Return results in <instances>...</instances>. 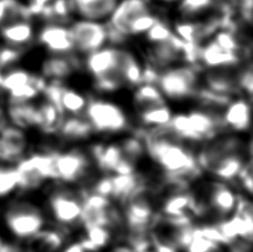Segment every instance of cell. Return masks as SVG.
<instances>
[{
	"instance_id": "cell-28",
	"label": "cell",
	"mask_w": 253,
	"mask_h": 252,
	"mask_svg": "<svg viewBox=\"0 0 253 252\" xmlns=\"http://www.w3.org/2000/svg\"><path fill=\"white\" fill-rule=\"evenodd\" d=\"M61 252H87V251L84 249V247L80 245L79 241H74V242H70V244H67L65 247H63Z\"/></svg>"
},
{
	"instance_id": "cell-20",
	"label": "cell",
	"mask_w": 253,
	"mask_h": 252,
	"mask_svg": "<svg viewBox=\"0 0 253 252\" xmlns=\"http://www.w3.org/2000/svg\"><path fill=\"white\" fill-rule=\"evenodd\" d=\"M137 120L141 127L146 130H160L169 126L173 116V110L170 103L151 106L135 110Z\"/></svg>"
},
{
	"instance_id": "cell-26",
	"label": "cell",
	"mask_w": 253,
	"mask_h": 252,
	"mask_svg": "<svg viewBox=\"0 0 253 252\" xmlns=\"http://www.w3.org/2000/svg\"><path fill=\"white\" fill-rule=\"evenodd\" d=\"M224 247L210 240L199 231L197 224H194L192 238L188 246L184 248V252H222Z\"/></svg>"
},
{
	"instance_id": "cell-22",
	"label": "cell",
	"mask_w": 253,
	"mask_h": 252,
	"mask_svg": "<svg viewBox=\"0 0 253 252\" xmlns=\"http://www.w3.org/2000/svg\"><path fill=\"white\" fill-rule=\"evenodd\" d=\"M89 94L65 84L62 85L58 108L63 116H81L87 107Z\"/></svg>"
},
{
	"instance_id": "cell-25",
	"label": "cell",
	"mask_w": 253,
	"mask_h": 252,
	"mask_svg": "<svg viewBox=\"0 0 253 252\" xmlns=\"http://www.w3.org/2000/svg\"><path fill=\"white\" fill-rule=\"evenodd\" d=\"M172 36L173 31L172 28H171V21L166 19L164 16H161L160 19L158 20L139 40H141L144 47H147L151 46V44L167 42V40H169Z\"/></svg>"
},
{
	"instance_id": "cell-34",
	"label": "cell",
	"mask_w": 253,
	"mask_h": 252,
	"mask_svg": "<svg viewBox=\"0 0 253 252\" xmlns=\"http://www.w3.org/2000/svg\"><path fill=\"white\" fill-rule=\"evenodd\" d=\"M1 49H2V43L0 42V51H1Z\"/></svg>"
},
{
	"instance_id": "cell-6",
	"label": "cell",
	"mask_w": 253,
	"mask_h": 252,
	"mask_svg": "<svg viewBox=\"0 0 253 252\" xmlns=\"http://www.w3.org/2000/svg\"><path fill=\"white\" fill-rule=\"evenodd\" d=\"M93 161L89 152L81 148L72 147L63 151L53 154V168H55L57 182L67 186L84 183L92 172Z\"/></svg>"
},
{
	"instance_id": "cell-32",
	"label": "cell",
	"mask_w": 253,
	"mask_h": 252,
	"mask_svg": "<svg viewBox=\"0 0 253 252\" xmlns=\"http://www.w3.org/2000/svg\"><path fill=\"white\" fill-rule=\"evenodd\" d=\"M1 100H2V96H1V93H0V109H1V107H2V105H1Z\"/></svg>"
},
{
	"instance_id": "cell-12",
	"label": "cell",
	"mask_w": 253,
	"mask_h": 252,
	"mask_svg": "<svg viewBox=\"0 0 253 252\" xmlns=\"http://www.w3.org/2000/svg\"><path fill=\"white\" fill-rule=\"evenodd\" d=\"M245 62L240 53L224 50L213 39L209 38L197 46L196 66L200 70L237 68Z\"/></svg>"
},
{
	"instance_id": "cell-24",
	"label": "cell",
	"mask_w": 253,
	"mask_h": 252,
	"mask_svg": "<svg viewBox=\"0 0 253 252\" xmlns=\"http://www.w3.org/2000/svg\"><path fill=\"white\" fill-rule=\"evenodd\" d=\"M19 191V175L16 165L0 160V199H6Z\"/></svg>"
},
{
	"instance_id": "cell-8",
	"label": "cell",
	"mask_w": 253,
	"mask_h": 252,
	"mask_svg": "<svg viewBox=\"0 0 253 252\" xmlns=\"http://www.w3.org/2000/svg\"><path fill=\"white\" fill-rule=\"evenodd\" d=\"M202 191V198L193 193L205 206L207 214L209 212L212 213L216 221L231 217L236 212L241 195L231 183L213 179L203 186Z\"/></svg>"
},
{
	"instance_id": "cell-14",
	"label": "cell",
	"mask_w": 253,
	"mask_h": 252,
	"mask_svg": "<svg viewBox=\"0 0 253 252\" xmlns=\"http://www.w3.org/2000/svg\"><path fill=\"white\" fill-rule=\"evenodd\" d=\"M221 123L225 132L243 134L251 127V100L245 96L231 98L221 110Z\"/></svg>"
},
{
	"instance_id": "cell-15",
	"label": "cell",
	"mask_w": 253,
	"mask_h": 252,
	"mask_svg": "<svg viewBox=\"0 0 253 252\" xmlns=\"http://www.w3.org/2000/svg\"><path fill=\"white\" fill-rule=\"evenodd\" d=\"M38 74L47 82L67 83L77 71L81 70V58L78 56L44 55Z\"/></svg>"
},
{
	"instance_id": "cell-16",
	"label": "cell",
	"mask_w": 253,
	"mask_h": 252,
	"mask_svg": "<svg viewBox=\"0 0 253 252\" xmlns=\"http://www.w3.org/2000/svg\"><path fill=\"white\" fill-rule=\"evenodd\" d=\"M69 230L48 223L37 235L25 242L24 252H61L67 245V232Z\"/></svg>"
},
{
	"instance_id": "cell-30",
	"label": "cell",
	"mask_w": 253,
	"mask_h": 252,
	"mask_svg": "<svg viewBox=\"0 0 253 252\" xmlns=\"http://www.w3.org/2000/svg\"><path fill=\"white\" fill-rule=\"evenodd\" d=\"M156 6H173L178 0H150Z\"/></svg>"
},
{
	"instance_id": "cell-23",
	"label": "cell",
	"mask_w": 253,
	"mask_h": 252,
	"mask_svg": "<svg viewBox=\"0 0 253 252\" xmlns=\"http://www.w3.org/2000/svg\"><path fill=\"white\" fill-rule=\"evenodd\" d=\"M131 91H132V103L134 110L167 102L156 84L142 83Z\"/></svg>"
},
{
	"instance_id": "cell-4",
	"label": "cell",
	"mask_w": 253,
	"mask_h": 252,
	"mask_svg": "<svg viewBox=\"0 0 253 252\" xmlns=\"http://www.w3.org/2000/svg\"><path fill=\"white\" fill-rule=\"evenodd\" d=\"M2 223L13 240L26 242L42 230L47 224V215L42 207L27 199H16L3 209Z\"/></svg>"
},
{
	"instance_id": "cell-10",
	"label": "cell",
	"mask_w": 253,
	"mask_h": 252,
	"mask_svg": "<svg viewBox=\"0 0 253 252\" xmlns=\"http://www.w3.org/2000/svg\"><path fill=\"white\" fill-rule=\"evenodd\" d=\"M123 44L108 43L99 50L81 58V70L91 79V82L106 78L121 80L120 64Z\"/></svg>"
},
{
	"instance_id": "cell-2",
	"label": "cell",
	"mask_w": 253,
	"mask_h": 252,
	"mask_svg": "<svg viewBox=\"0 0 253 252\" xmlns=\"http://www.w3.org/2000/svg\"><path fill=\"white\" fill-rule=\"evenodd\" d=\"M84 116L97 136L118 137L131 128L128 110L111 96L89 94Z\"/></svg>"
},
{
	"instance_id": "cell-18",
	"label": "cell",
	"mask_w": 253,
	"mask_h": 252,
	"mask_svg": "<svg viewBox=\"0 0 253 252\" xmlns=\"http://www.w3.org/2000/svg\"><path fill=\"white\" fill-rule=\"evenodd\" d=\"M75 18L107 22L120 0H68Z\"/></svg>"
},
{
	"instance_id": "cell-13",
	"label": "cell",
	"mask_w": 253,
	"mask_h": 252,
	"mask_svg": "<svg viewBox=\"0 0 253 252\" xmlns=\"http://www.w3.org/2000/svg\"><path fill=\"white\" fill-rule=\"evenodd\" d=\"M38 22L34 18H22L0 27V42L2 46L27 51L35 46Z\"/></svg>"
},
{
	"instance_id": "cell-7",
	"label": "cell",
	"mask_w": 253,
	"mask_h": 252,
	"mask_svg": "<svg viewBox=\"0 0 253 252\" xmlns=\"http://www.w3.org/2000/svg\"><path fill=\"white\" fill-rule=\"evenodd\" d=\"M75 53L84 58L110 43L107 22L74 18L69 24Z\"/></svg>"
},
{
	"instance_id": "cell-17",
	"label": "cell",
	"mask_w": 253,
	"mask_h": 252,
	"mask_svg": "<svg viewBox=\"0 0 253 252\" xmlns=\"http://www.w3.org/2000/svg\"><path fill=\"white\" fill-rule=\"evenodd\" d=\"M172 19L205 20L223 10L218 0H178L173 6Z\"/></svg>"
},
{
	"instance_id": "cell-3",
	"label": "cell",
	"mask_w": 253,
	"mask_h": 252,
	"mask_svg": "<svg viewBox=\"0 0 253 252\" xmlns=\"http://www.w3.org/2000/svg\"><path fill=\"white\" fill-rule=\"evenodd\" d=\"M156 85L168 103L196 100L201 85V70L189 62H179L160 70Z\"/></svg>"
},
{
	"instance_id": "cell-9",
	"label": "cell",
	"mask_w": 253,
	"mask_h": 252,
	"mask_svg": "<svg viewBox=\"0 0 253 252\" xmlns=\"http://www.w3.org/2000/svg\"><path fill=\"white\" fill-rule=\"evenodd\" d=\"M35 46L49 56H75V47L68 24L37 21Z\"/></svg>"
},
{
	"instance_id": "cell-27",
	"label": "cell",
	"mask_w": 253,
	"mask_h": 252,
	"mask_svg": "<svg viewBox=\"0 0 253 252\" xmlns=\"http://www.w3.org/2000/svg\"><path fill=\"white\" fill-rule=\"evenodd\" d=\"M238 15L245 25H252V0H238Z\"/></svg>"
},
{
	"instance_id": "cell-5",
	"label": "cell",
	"mask_w": 253,
	"mask_h": 252,
	"mask_svg": "<svg viewBox=\"0 0 253 252\" xmlns=\"http://www.w3.org/2000/svg\"><path fill=\"white\" fill-rule=\"evenodd\" d=\"M55 183L47 195L46 215L53 224L66 230L79 227L84 209L83 191L60 182Z\"/></svg>"
},
{
	"instance_id": "cell-33",
	"label": "cell",
	"mask_w": 253,
	"mask_h": 252,
	"mask_svg": "<svg viewBox=\"0 0 253 252\" xmlns=\"http://www.w3.org/2000/svg\"><path fill=\"white\" fill-rule=\"evenodd\" d=\"M146 252H156V251H155V250H153V249L151 248L150 250H148V251H146Z\"/></svg>"
},
{
	"instance_id": "cell-1",
	"label": "cell",
	"mask_w": 253,
	"mask_h": 252,
	"mask_svg": "<svg viewBox=\"0 0 253 252\" xmlns=\"http://www.w3.org/2000/svg\"><path fill=\"white\" fill-rule=\"evenodd\" d=\"M141 137L147 156L159 167L166 182L188 186L202 173L192 145L174 138L167 128L146 130Z\"/></svg>"
},
{
	"instance_id": "cell-19",
	"label": "cell",
	"mask_w": 253,
	"mask_h": 252,
	"mask_svg": "<svg viewBox=\"0 0 253 252\" xmlns=\"http://www.w3.org/2000/svg\"><path fill=\"white\" fill-rule=\"evenodd\" d=\"M57 136L65 142L78 143L91 139L94 133L84 115L81 116H63L60 128Z\"/></svg>"
},
{
	"instance_id": "cell-29",
	"label": "cell",
	"mask_w": 253,
	"mask_h": 252,
	"mask_svg": "<svg viewBox=\"0 0 253 252\" xmlns=\"http://www.w3.org/2000/svg\"><path fill=\"white\" fill-rule=\"evenodd\" d=\"M0 252H24V250L20 249L19 247L16 245L4 244L2 248L0 249Z\"/></svg>"
},
{
	"instance_id": "cell-11",
	"label": "cell",
	"mask_w": 253,
	"mask_h": 252,
	"mask_svg": "<svg viewBox=\"0 0 253 252\" xmlns=\"http://www.w3.org/2000/svg\"><path fill=\"white\" fill-rule=\"evenodd\" d=\"M146 192L139 193L124 205L123 220L129 236L148 235L158 215Z\"/></svg>"
},
{
	"instance_id": "cell-31",
	"label": "cell",
	"mask_w": 253,
	"mask_h": 252,
	"mask_svg": "<svg viewBox=\"0 0 253 252\" xmlns=\"http://www.w3.org/2000/svg\"><path fill=\"white\" fill-rule=\"evenodd\" d=\"M3 245H4V241H3V239H2V237H1V236H0V249H1V248H2V247H3Z\"/></svg>"
},
{
	"instance_id": "cell-21",
	"label": "cell",
	"mask_w": 253,
	"mask_h": 252,
	"mask_svg": "<svg viewBox=\"0 0 253 252\" xmlns=\"http://www.w3.org/2000/svg\"><path fill=\"white\" fill-rule=\"evenodd\" d=\"M36 103L38 110L37 129L47 136L57 134L63 119V115L59 108L42 96L37 99Z\"/></svg>"
}]
</instances>
